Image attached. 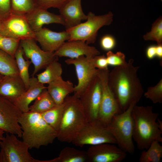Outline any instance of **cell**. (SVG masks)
I'll list each match as a JSON object with an SVG mask.
<instances>
[{"label": "cell", "mask_w": 162, "mask_h": 162, "mask_svg": "<svg viewBox=\"0 0 162 162\" xmlns=\"http://www.w3.org/2000/svg\"><path fill=\"white\" fill-rule=\"evenodd\" d=\"M134 62L130 59L126 64L115 67L109 74V86L122 112L132 103L137 104L143 93L137 74L140 67L134 66Z\"/></svg>", "instance_id": "cell-1"}, {"label": "cell", "mask_w": 162, "mask_h": 162, "mask_svg": "<svg viewBox=\"0 0 162 162\" xmlns=\"http://www.w3.org/2000/svg\"><path fill=\"white\" fill-rule=\"evenodd\" d=\"M131 115L134 122L133 140L139 150L147 149L154 140L162 142V131L157 123L159 115L153 111L152 106L136 105Z\"/></svg>", "instance_id": "cell-2"}, {"label": "cell", "mask_w": 162, "mask_h": 162, "mask_svg": "<svg viewBox=\"0 0 162 162\" xmlns=\"http://www.w3.org/2000/svg\"><path fill=\"white\" fill-rule=\"evenodd\" d=\"M22 130V141L29 149H39L52 143L57 132L44 119L40 113L29 111L22 113L18 120Z\"/></svg>", "instance_id": "cell-3"}, {"label": "cell", "mask_w": 162, "mask_h": 162, "mask_svg": "<svg viewBox=\"0 0 162 162\" xmlns=\"http://www.w3.org/2000/svg\"><path fill=\"white\" fill-rule=\"evenodd\" d=\"M57 138L62 142L70 143L88 123L79 98L75 94L67 96Z\"/></svg>", "instance_id": "cell-4"}, {"label": "cell", "mask_w": 162, "mask_h": 162, "mask_svg": "<svg viewBox=\"0 0 162 162\" xmlns=\"http://www.w3.org/2000/svg\"><path fill=\"white\" fill-rule=\"evenodd\" d=\"M134 103L125 111L114 115L106 126L116 140L118 146L126 153L132 154L135 152L133 142L134 122L131 115Z\"/></svg>", "instance_id": "cell-5"}, {"label": "cell", "mask_w": 162, "mask_h": 162, "mask_svg": "<svg viewBox=\"0 0 162 162\" xmlns=\"http://www.w3.org/2000/svg\"><path fill=\"white\" fill-rule=\"evenodd\" d=\"M87 16L86 22L66 29L70 35L68 41L81 40L88 44L94 43L96 40L98 30L104 26L110 25L113 21V16L110 11L99 16L90 12Z\"/></svg>", "instance_id": "cell-6"}, {"label": "cell", "mask_w": 162, "mask_h": 162, "mask_svg": "<svg viewBox=\"0 0 162 162\" xmlns=\"http://www.w3.org/2000/svg\"><path fill=\"white\" fill-rule=\"evenodd\" d=\"M6 133L0 141V162H39L33 158L29 147L15 135Z\"/></svg>", "instance_id": "cell-7"}, {"label": "cell", "mask_w": 162, "mask_h": 162, "mask_svg": "<svg viewBox=\"0 0 162 162\" xmlns=\"http://www.w3.org/2000/svg\"><path fill=\"white\" fill-rule=\"evenodd\" d=\"M109 71L100 70L98 74L101 87V96L98 119L106 126L113 116L122 112L108 84Z\"/></svg>", "instance_id": "cell-8"}, {"label": "cell", "mask_w": 162, "mask_h": 162, "mask_svg": "<svg viewBox=\"0 0 162 162\" xmlns=\"http://www.w3.org/2000/svg\"><path fill=\"white\" fill-rule=\"evenodd\" d=\"M72 142L81 147L85 145L92 146L103 143L116 144V140L106 126L98 119L88 122Z\"/></svg>", "instance_id": "cell-9"}, {"label": "cell", "mask_w": 162, "mask_h": 162, "mask_svg": "<svg viewBox=\"0 0 162 162\" xmlns=\"http://www.w3.org/2000/svg\"><path fill=\"white\" fill-rule=\"evenodd\" d=\"M93 58L82 56L65 61L67 64H73L75 66L78 82L74 87V92L79 98L98 75L99 70L94 65Z\"/></svg>", "instance_id": "cell-10"}, {"label": "cell", "mask_w": 162, "mask_h": 162, "mask_svg": "<svg viewBox=\"0 0 162 162\" xmlns=\"http://www.w3.org/2000/svg\"><path fill=\"white\" fill-rule=\"evenodd\" d=\"M0 34L20 40L34 38L25 15L11 13L0 20Z\"/></svg>", "instance_id": "cell-11"}, {"label": "cell", "mask_w": 162, "mask_h": 162, "mask_svg": "<svg viewBox=\"0 0 162 162\" xmlns=\"http://www.w3.org/2000/svg\"><path fill=\"white\" fill-rule=\"evenodd\" d=\"M35 41L34 38H29L21 40L20 43L24 56L27 59H30L34 65L32 76L41 69L46 68L50 63L58 59V57L55 55L54 52L41 49Z\"/></svg>", "instance_id": "cell-12"}, {"label": "cell", "mask_w": 162, "mask_h": 162, "mask_svg": "<svg viewBox=\"0 0 162 162\" xmlns=\"http://www.w3.org/2000/svg\"><path fill=\"white\" fill-rule=\"evenodd\" d=\"M22 113L13 103L0 96V130L21 137L18 120Z\"/></svg>", "instance_id": "cell-13"}, {"label": "cell", "mask_w": 162, "mask_h": 162, "mask_svg": "<svg viewBox=\"0 0 162 162\" xmlns=\"http://www.w3.org/2000/svg\"><path fill=\"white\" fill-rule=\"evenodd\" d=\"M101 96V85L98 75L79 98L88 122L98 119Z\"/></svg>", "instance_id": "cell-14"}, {"label": "cell", "mask_w": 162, "mask_h": 162, "mask_svg": "<svg viewBox=\"0 0 162 162\" xmlns=\"http://www.w3.org/2000/svg\"><path fill=\"white\" fill-rule=\"evenodd\" d=\"M115 144L103 143L91 146L86 152L88 162H121L126 153Z\"/></svg>", "instance_id": "cell-15"}, {"label": "cell", "mask_w": 162, "mask_h": 162, "mask_svg": "<svg viewBox=\"0 0 162 162\" xmlns=\"http://www.w3.org/2000/svg\"><path fill=\"white\" fill-rule=\"evenodd\" d=\"M34 33V39L39 43L42 50L49 52H55L70 38L66 30L57 32L45 27Z\"/></svg>", "instance_id": "cell-16"}, {"label": "cell", "mask_w": 162, "mask_h": 162, "mask_svg": "<svg viewBox=\"0 0 162 162\" xmlns=\"http://www.w3.org/2000/svg\"><path fill=\"white\" fill-rule=\"evenodd\" d=\"M55 55L75 58L80 56L94 57L100 54V52L95 47L90 46L81 40H73L64 42L56 51Z\"/></svg>", "instance_id": "cell-17"}, {"label": "cell", "mask_w": 162, "mask_h": 162, "mask_svg": "<svg viewBox=\"0 0 162 162\" xmlns=\"http://www.w3.org/2000/svg\"><path fill=\"white\" fill-rule=\"evenodd\" d=\"M30 28L34 32L40 30L44 24L56 23L64 26V20L60 15L48 11L47 10L37 7L25 15Z\"/></svg>", "instance_id": "cell-18"}, {"label": "cell", "mask_w": 162, "mask_h": 162, "mask_svg": "<svg viewBox=\"0 0 162 162\" xmlns=\"http://www.w3.org/2000/svg\"><path fill=\"white\" fill-rule=\"evenodd\" d=\"M59 11L66 29L77 26L82 20L87 18L82 9L81 0H70L59 9Z\"/></svg>", "instance_id": "cell-19"}, {"label": "cell", "mask_w": 162, "mask_h": 162, "mask_svg": "<svg viewBox=\"0 0 162 162\" xmlns=\"http://www.w3.org/2000/svg\"><path fill=\"white\" fill-rule=\"evenodd\" d=\"M26 90L19 75L4 76L0 83V96L13 103Z\"/></svg>", "instance_id": "cell-20"}, {"label": "cell", "mask_w": 162, "mask_h": 162, "mask_svg": "<svg viewBox=\"0 0 162 162\" xmlns=\"http://www.w3.org/2000/svg\"><path fill=\"white\" fill-rule=\"evenodd\" d=\"M46 87L40 82L37 77H30L29 87L14 103V105L22 112L29 111V105Z\"/></svg>", "instance_id": "cell-21"}, {"label": "cell", "mask_w": 162, "mask_h": 162, "mask_svg": "<svg viewBox=\"0 0 162 162\" xmlns=\"http://www.w3.org/2000/svg\"><path fill=\"white\" fill-rule=\"evenodd\" d=\"M73 83L62 77L48 84L46 89L56 105L62 104L68 94L74 92Z\"/></svg>", "instance_id": "cell-22"}, {"label": "cell", "mask_w": 162, "mask_h": 162, "mask_svg": "<svg viewBox=\"0 0 162 162\" xmlns=\"http://www.w3.org/2000/svg\"><path fill=\"white\" fill-rule=\"evenodd\" d=\"M88 162L86 151L73 147H66L62 149L58 156L52 159L40 160L39 162Z\"/></svg>", "instance_id": "cell-23"}, {"label": "cell", "mask_w": 162, "mask_h": 162, "mask_svg": "<svg viewBox=\"0 0 162 162\" xmlns=\"http://www.w3.org/2000/svg\"><path fill=\"white\" fill-rule=\"evenodd\" d=\"M62 68L61 64L58 60L54 61L49 64L42 72L36 74L37 78L40 82L49 84L62 77Z\"/></svg>", "instance_id": "cell-24"}, {"label": "cell", "mask_w": 162, "mask_h": 162, "mask_svg": "<svg viewBox=\"0 0 162 162\" xmlns=\"http://www.w3.org/2000/svg\"><path fill=\"white\" fill-rule=\"evenodd\" d=\"M56 105L46 88L36 98L33 104L29 106V111L41 114Z\"/></svg>", "instance_id": "cell-25"}, {"label": "cell", "mask_w": 162, "mask_h": 162, "mask_svg": "<svg viewBox=\"0 0 162 162\" xmlns=\"http://www.w3.org/2000/svg\"><path fill=\"white\" fill-rule=\"evenodd\" d=\"M64 105V101L62 104L56 105L40 114L44 120L57 132L62 118Z\"/></svg>", "instance_id": "cell-26"}, {"label": "cell", "mask_w": 162, "mask_h": 162, "mask_svg": "<svg viewBox=\"0 0 162 162\" xmlns=\"http://www.w3.org/2000/svg\"><path fill=\"white\" fill-rule=\"evenodd\" d=\"M0 73L4 76L19 75L15 58L0 49Z\"/></svg>", "instance_id": "cell-27"}, {"label": "cell", "mask_w": 162, "mask_h": 162, "mask_svg": "<svg viewBox=\"0 0 162 162\" xmlns=\"http://www.w3.org/2000/svg\"><path fill=\"white\" fill-rule=\"evenodd\" d=\"M22 48L19 45L14 55L19 72V75L24 82L26 90L29 87L30 78L28 68L32 63L29 60H26L24 58Z\"/></svg>", "instance_id": "cell-28"}, {"label": "cell", "mask_w": 162, "mask_h": 162, "mask_svg": "<svg viewBox=\"0 0 162 162\" xmlns=\"http://www.w3.org/2000/svg\"><path fill=\"white\" fill-rule=\"evenodd\" d=\"M157 140L153 141L149 147L143 150L139 159L140 162H160L162 158V146Z\"/></svg>", "instance_id": "cell-29"}, {"label": "cell", "mask_w": 162, "mask_h": 162, "mask_svg": "<svg viewBox=\"0 0 162 162\" xmlns=\"http://www.w3.org/2000/svg\"><path fill=\"white\" fill-rule=\"evenodd\" d=\"M11 12L25 15L31 11L37 6L35 0H11Z\"/></svg>", "instance_id": "cell-30"}, {"label": "cell", "mask_w": 162, "mask_h": 162, "mask_svg": "<svg viewBox=\"0 0 162 162\" xmlns=\"http://www.w3.org/2000/svg\"><path fill=\"white\" fill-rule=\"evenodd\" d=\"M146 40L156 41L158 45H162V18H158L152 25L151 31L143 36Z\"/></svg>", "instance_id": "cell-31"}, {"label": "cell", "mask_w": 162, "mask_h": 162, "mask_svg": "<svg viewBox=\"0 0 162 162\" xmlns=\"http://www.w3.org/2000/svg\"><path fill=\"white\" fill-rule=\"evenodd\" d=\"M20 41L19 40L0 34V49L14 57L15 53L20 45Z\"/></svg>", "instance_id": "cell-32"}, {"label": "cell", "mask_w": 162, "mask_h": 162, "mask_svg": "<svg viewBox=\"0 0 162 162\" xmlns=\"http://www.w3.org/2000/svg\"><path fill=\"white\" fill-rule=\"evenodd\" d=\"M144 96L154 104L162 103V79L155 86L149 87Z\"/></svg>", "instance_id": "cell-33"}, {"label": "cell", "mask_w": 162, "mask_h": 162, "mask_svg": "<svg viewBox=\"0 0 162 162\" xmlns=\"http://www.w3.org/2000/svg\"><path fill=\"white\" fill-rule=\"evenodd\" d=\"M106 57L108 65L116 67L125 65L127 63L125 55L121 52L114 53L111 51H108Z\"/></svg>", "instance_id": "cell-34"}, {"label": "cell", "mask_w": 162, "mask_h": 162, "mask_svg": "<svg viewBox=\"0 0 162 162\" xmlns=\"http://www.w3.org/2000/svg\"><path fill=\"white\" fill-rule=\"evenodd\" d=\"M70 0H35L37 7L47 10L50 8L60 9Z\"/></svg>", "instance_id": "cell-35"}, {"label": "cell", "mask_w": 162, "mask_h": 162, "mask_svg": "<svg viewBox=\"0 0 162 162\" xmlns=\"http://www.w3.org/2000/svg\"><path fill=\"white\" fill-rule=\"evenodd\" d=\"M100 44L101 48L106 51H111L115 47L116 42L115 39L110 35H106L101 39Z\"/></svg>", "instance_id": "cell-36"}, {"label": "cell", "mask_w": 162, "mask_h": 162, "mask_svg": "<svg viewBox=\"0 0 162 162\" xmlns=\"http://www.w3.org/2000/svg\"><path fill=\"white\" fill-rule=\"evenodd\" d=\"M11 11V0H0V20L8 16Z\"/></svg>", "instance_id": "cell-37"}, {"label": "cell", "mask_w": 162, "mask_h": 162, "mask_svg": "<svg viewBox=\"0 0 162 162\" xmlns=\"http://www.w3.org/2000/svg\"><path fill=\"white\" fill-rule=\"evenodd\" d=\"M94 64L96 68L100 70L108 69V64L106 57L104 55H97L93 58Z\"/></svg>", "instance_id": "cell-38"}, {"label": "cell", "mask_w": 162, "mask_h": 162, "mask_svg": "<svg viewBox=\"0 0 162 162\" xmlns=\"http://www.w3.org/2000/svg\"><path fill=\"white\" fill-rule=\"evenodd\" d=\"M146 57L152 59L156 57V46L151 45L148 47L146 50Z\"/></svg>", "instance_id": "cell-39"}, {"label": "cell", "mask_w": 162, "mask_h": 162, "mask_svg": "<svg viewBox=\"0 0 162 162\" xmlns=\"http://www.w3.org/2000/svg\"><path fill=\"white\" fill-rule=\"evenodd\" d=\"M156 57L160 59L162 58V45L156 46Z\"/></svg>", "instance_id": "cell-40"}, {"label": "cell", "mask_w": 162, "mask_h": 162, "mask_svg": "<svg viewBox=\"0 0 162 162\" xmlns=\"http://www.w3.org/2000/svg\"><path fill=\"white\" fill-rule=\"evenodd\" d=\"M157 123L158 128L162 131V121L158 118L157 120Z\"/></svg>", "instance_id": "cell-41"}, {"label": "cell", "mask_w": 162, "mask_h": 162, "mask_svg": "<svg viewBox=\"0 0 162 162\" xmlns=\"http://www.w3.org/2000/svg\"><path fill=\"white\" fill-rule=\"evenodd\" d=\"M5 132L3 130H0V141L1 140L4 138V134Z\"/></svg>", "instance_id": "cell-42"}, {"label": "cell", "mask_w": 162, "mask_h": 162, "mask_svg": "<svg viewBox=\"0 0 162 162\" xmlns=\"http://www.w3.org/2000/svg\"><path fill=\"white\" fill-rule=\"evenodd\" d=\"M4 77V76L0 73V83L2 81V80Z\"/></svg>", "instance_id": "cell-43"}]
</instances>
